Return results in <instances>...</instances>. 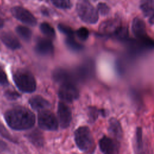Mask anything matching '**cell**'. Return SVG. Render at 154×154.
<instances>
[{
    "label": "cell",
    "instance_id": "cell-1",
    "mask_svg": "<svg viewBox=\"0 0 154 154\" xmlns=\"http://www.w3.org/2000/svg\"><path fill=\"white\" fill-rule=\"evenodd\" d=\"M8 125L14 130H26L35 123V116L29 109L16 106L8 110L4 116Z\"/></svg>",
    "mask_w": 154,
    "mask_h": 154
},
{
    "label": "cell",
    "instance_id": "cell-2",
    "mask_svg": "<svg viewBox=\"0 0 154 154\" xmlns=\"http://www.w3.org/2000/svg\"><path fill=\"white\" fill-rule=\"evenodd\" d=\"M13 80L17 87L22 92L32 93L36 88L35 80L27 70H17L13 73Z\"/></svg>",
    "mask_w": 154,
    "mask_h": 154
},
{
    "label": "cell",
    "instance_id": "cell-3",
    "mask_svg": "<svg viewBox=\"0 0 154 154\" xmlns=\"http://www.w3.org/2000/svg\"><path fill=\"white\" fill-rule=\"evenodd\" d=\"M75 139L77 146L81 150L88 152L93 149L94 138L87 126H81L78 128L75 133Z\"/></svg>",
    "mask_w": 154,
    "mask_h": 154
},
{
    "label": "cell",
    "instance_id": "cell-4",
    "mask_svg": "<svg viewBox=\"0 0 154 154\" xmlns=\"http://www.w3.org/2000/svg\"><path fill=\"white\" fill-rule=\"evenodd\" d=\"M76 11L81 19L85 23L94 24L98 20V11L88 1L81 0L78 2Z\"/></svg>",
    "mask_w": 154,
    "mask_h": 154
},
{
    "label": "cell",
    "instance_id": "cell-5",
    "mask_svg": "<svg viewBox=\"0 0 154 154\" xmlns=\"http://www.w3.org/2000/svg\"><path fill=\"white\" fill-rule=\"evenodd\" d=\"M38 123L42 129L48 131H55L58 126V122L55 116L48 110H43L39 112Z\"/></svg>",
    "mask_w": 154,
    "mask_h": 154
},
{
    "label": "cell",
    "instance_id": "cell-6",
    "mask_svg": "<svg viewBox=\"0 0 154 154\" xmlns=\"http://www.w3.org/2000/svg\"><path fill=\"white\" fill-rule=\"evenodd\" d=\"M60 98L66 102H72L79 97V91L72 82L61 84L59 91Z\"/></svg>",
    "mask_w": 154,
    "mask_h": 154
},
{
    "label": "cell",
    "instance_id": "cell-7",
    "mask_svg": "<svg viewBox=\"0 0 154 154\" xmlns=\"http://www.w3.org/2000/svg\"><path fill=\"white\" fill-rule=\"evenodd\" d=\"M11 13L16 19L25 24L35 26L37 23V20L33 14L23 7H14L11 9Z\"/></svg>",
    "mask_w": 154,
    "mask_h": 154
},
{
    "label": "cell",
    "instance_id": "cell-8",
    "mask_svg": "<svg viewBox=\"0 0 154 154\" xmlns=\"http://www.w3.org/2000/svg\"><path fill=\"white\" fill-rule=\"evenodd\" d=\"M100 151L105 154H116L119 153V146L117 140L107 136L102 137L99 141Z\"/></svg>",
    "mask_w": 154,
    "mask_h": 154
},
{
    "label": "cell",
    "instance_id": "cell-9",
    "mask_svg": "<svg viewBox=\"0 0 154 154\" xmlns=\"http://www.w3.org/2000/svg\"><path fill=\"white\" fill-rule=\"evenodd\" d=\"M58 117L61 128H66L69 126L72 120V112L69 106L63 102L58 103Z\"/></svg>",
    "mask_w": 154,
    "mask_h": 154
},
{
    "label": "cell",
    "instance_id": "cell-10",
    "mask_svg": "<svg viewBox=\"0 0 154 154\" xmlns=\"http://www.w3.org/2000/svg\"><path fill=\"white\" fill-rule=\"evenodd\" d=\"M122 26L120 21L117 19H109L102 22L99 26V32L105 35L115 34Z\"/></svg>",
    "mask_w": 154,
    "mask_h": 154
},
{
    "label": "cell",
    "instance_id": "cell-11",
    "mask_svg": "<svg viewBox=\"0 0 154 154\" xmlns=\"http://www.w3.org/2000/svg\"><path fill=\"white\" fill-rule=\"evenodd\" d=\"M35 49L37 53L43 56H50L54 52V46L48 38H38L36 41Z\"/></svg>",
    "mask_w": 154,
    "mask_h": 154
},
{
    "label": "cell",
    "instance_id": "cell-12",
    "mask_svg": "<svg viewBox=\"0 0 154 154\" xmlns=\"http://www.w3.org/2000/svg\"><path fill=\"white\" fill-rule=\"evenodd\" d=\"M131 29L133 34L138 38H143L146 36V28L144 22L139 17H135L132 22Z\"/></svg>",
    "mask_w": 154,
    "mask_h": 154
},
{
    "label": "cell",
    "instance_id": "cell-13",
    "mask_svg": "<svg viewBox=\"0 0 154 154\" xmlns=\"http://www.w3.org/2000/svg\"><path fill=\"white\" fill-rule=\"evenodd\" d=\"M108 132L116 140H120L123 137V129L120 122L116 118L112 117L108 122Z\"/></svg>",
    "mask_w": 154,
    "mask_h": 154
},
{
    "label": "cell",
    "instance_id": "cell-14",
    "mask_svg": "<svg viewBox=\"0 0 154 154\" xmlns=\"http://www.w3.org/2000/svg\"><path fill=\"white\" fill-rule=\"evenodd\" d=\"M1 39L7 47L12 50L19 49L20 47L19 41L17 37L11 32H2L1 35Z\"/></svg>",
    "mask_w": 154,
    "mask_h": 154
},
{
    "label": "cell",
    "instance_id": "cell-15",
    "mask_svg": "<svg viewBox=\"0 0 154 154\" xmlns=\"http://www.w3.org/2000/svg\"><path fill=\"white\" fill-rule=\"evenodd\" d=\"M29 103L34 109H44L50 106L49 102L40 96H35L29 100Z\"/></svg>",
    "mask_w": 154,
    "mask_h": 154
},
{
    "label": "cell",
    "instance_id": "cell-16",
    "mask_svg": "<svg viewBox=\"0 0 154 154\" xmlns=\"http://www.w3.org/2000/svg\"><path fill=\"white\" fill-rule=\"evenodd\" d=\"M53 78L56 82L61 84L67 82H72L73 79L68 72L61 69L55 70L53 74Z\"/></svg>",
    "mask_w": 154,
    "mask_h": 154
},
{
    "label": "cell",
    "instance_id": "cell-17",
    "mask_svg": "<svg viewBox=\"0 0 154 154\" xmlns=\"http://www.w3.org/2000/svg\"><path fill=\"white\" fill-rule=\"evenodd\" d=\"M140 8L145 17H150L154 12V0H140Z\"/></svg>",
    "mask_w": 154,
    "mask_h": 154
},
{
    "label": "cell",
    "instance_id": "cell-18",
    "mask_svg": "<svg viewBox=\"0 0 154 154\" xmlns=\"http://www.w3.org/2000/svg\"><path fill=\"white\" fill-rule=\"evenodd\" d=\"M99 115H102V116H106V111L105 109H99L94 106H90L88 109V116L89 119V122L90 123L94 122Z\"/></svg>",
    "mask_w": 154,
    "mask_h": 154
},
{
    "label": "cell",
    "instance_id": "cell-19",
    "mask_svg": "<svg viewBox=\"0 0 154 154\" xmlns=\"http://www.w3.org/2000/svg\"><path fill=\"white\" fill-rule=\"evenodd\" d=\"M28 138L32 144L37 147H41L43 144V137L42 134L37 129H35L29 133Z\"/></svg>",
    "mask_w": 154,
    "mask_h": 154
},
{
    "label": "cell",
    "instance_id": "cell-20",
    "mask_svg": "<svg viewBox=\"0 0 154 154\" xmlns=\"http://www.w3.org/2000/svg\"><path fill=\"white\" fill-rule=\"evenodd\" d=\"M40 28L42 33L45 34L47 37L49 38L53 39L55 37V32L53 27L50 25L48 23L46 22H43L42 23L40 26Z\"/></svg>",
    "mask_w": 154,
    "mask_h": 154
},
{
    "label": "cell",
    "instance_id": "cell-21",
    "mask_svg": "<svg viewBox=\"0 0 154 154\" xmlns=\"http://www.w3.org/2000/svg\"><path fill=\"white\" fill-rule=\"evenodd\" d=\"M16 31L19 37L25 41H28L31 37V31L28 27L18 26L16 28Z\"/></svg>",
    "mask_w": 154,
    "mask_h": 154
},
{
    "label": "cell",
    "instance_id": "cell-22",
    "mask_svg": "<svg viewBox=\"0 0 154 154\" xmlns=\"http://www.w3.org/2000/svg\"><path fill=\"white\" fill-rule=\"evenodd\" d=\"M135 149L137 150V152H141L143 150V131L141 127H137L135 130Z\"/></svg>",
    "mask_w": 154,
    "mask_h": 154
},
{
    "label": "cell",
    "instance_id": "cell-23",
    "mask_svg": "<svg viewBox=\"0 0 154 154\" xmlns=\"http://www.w3.org/2000/svg\"><path fill=\"white\" fill-rule=\"evenodd\" d=\"M65 42L67 46L73 51H79L82 49V46L74 38V35L67 36Z\"/></svg>",
    "mask_w": 154,
    "mask_h": 154
},
{
    "label": "cell",
    "instance_id": "cell-24",
    "mask_svg": "<svg viewBox=\"0 0 154 154\" xmlns=\"http://www.w3.org/2000/svg\"><path fill=\"white\" fill-rule=\"evenodd\" d=\"M52 4L58 8L68 9L72 7L70 0H51Z\"/></svg>",
    "mask_w": 154,
    "mask_h": 154
},
{
    "label": "cell",
    "instance_id": "cell-25",
    "mask_svg": "<svg viewBox=\"0 0 154 154\" xmlns=\"http://www.w3.org/2000/svg\"><path fill=\"white\" fill-rule=\"evenodd\" d=\"M76 35L81 40H86L89 35L88 30L85 27H81L76 31Z\"/></svg>",
    "mask_w": 154,
    "mask_h": 154
},
{
    "label": "cell",
    "instance_id": "cell-26",
    "mask_svg": "<svg viewBox=\"0 0 154 154\" xmlns=\"http://www.w3.org/2000/svg\"><path fill=\"white\" fill-rule=\"evenodd\" d=\"M59 30L64 34L66 36H73L74 35V32L71 28L69 26L63 25V24H59L58 26Z\"/></svg>",
    "mask_w": 154,
    "mask_h": 154
},
{
    "label": "cell",
    "instance_id": "cell-27",
    "mask_svg": "<svg viewBox=\"0 0 154 154\" xmlns=\"http://www.w3.org/2000/svg\"><path fill=\"white\" fill-rule=\"evenodd\" d=\"M97 11L101 15L106 16L109 12V8L106 4L100 2L97 4Z\"/></svg>",
    "mask_w": 154,
    "mask_h": 154
},
{
    "label": "cell",
    "instance_id": "cell-28",
    "mask_svg": "<svg viewBox=\"0 0 154 154\" xmlns=\"http://www.w3.org/2000/svg\"><path fill=\"white\" fill-rule=\"evenodd\" d=\"M0 135L3 137L4 138H5L8 139V140H10L11 141H14L13 138L11 137V134L7 130V129L3 125V124L1 123V122H0Z\"/></svg>",
    "mask_w": 154,
    "mask_h": 154
},
{
    "label": "cell",
    "instance_id": "cell-29",
    "mask_svg": "<svg viewBox=\"0 0 154 154\" xmlns=\"http://www.w3.org/2000/svg\"><path fill=\"white\" fill-rule=\"evenodd\" d=\"M5 96L9 100H16L20 97V95L17 92L12 90L6 91L5 93Z\"/></svg>",
    "mask_w": 154,
    "mask_h": 154
},
{
    "label": "cell",
    "instance_id": "cell-30",
    "mask_svg": "<svg viewBox=\"0 0 154 154\" xmlns=\"http://www.w3.org/2000/svg\"><path fill=\"white\" fill-rule=\"evenodd\" d=\"M0 84L4 85H6L8 84L7 75L1 69H0Z\"/></svg>",
    "mask_w": 154,
    "mask_h": 154
},
{
    "label": "cell",
    "instance_id": "cell-31",
    "mask_svg": "<svg viewBox=\"0 0 154 154\" xmlns=\"http://www.w3.org/2000/svg\"><path fill=\"white\" fill-rule=\"evenodd\" d=\"M149 23L151 24V25H154V12H153V14L149 17Z\"/></svg>",
    "mask_w": 154,
    "mask_h": 154
},
{
    "label": "cell",
    "instance_id": "cell-32",
    "mask_svg": "<svg viewBox=\"0 0 154 154\" xmlns=\"http://www.w3.org/2000/svg\"><path fill=\"white\" fill-rule=\"evenodd\" d=\"M4 22L3 19L0 17V28H2V26H4Z\"/></svg>",
    "mask_w": 154,
    "mask_h": 154
},
{
    "label": "cell",
    "instance_id": "cell-33",
    "mask_svg": "<svg viewBox=\"0 0 154 154\" xmlns=\"http://www.w3.org/2000/svg\"><path fill=\"white\" fill-rule=\"evenodd\" d=\"M85 1H89V0H85Z\"/></svg>",
    "mask_w": 154,
    "mask_h": 154
}]
</instances>
